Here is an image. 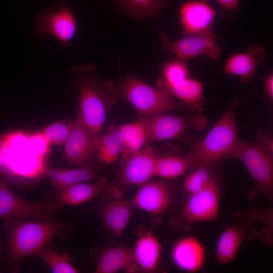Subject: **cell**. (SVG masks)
I'll return each instance as SVG.
<instances>
[{"label": "cell", "mask_w": 273, "mask_h": 273, "mask_svg": "<svg viewBox=\"0 0 273 273\" xmlns=\"http://www.w3.org/2000/svg\"><path fill=\"white\" fill-rule=\"evenodd\" d=\"M6 234L7 265L18 270L17 263L47 247L56 237L66 239L71 234L70 224L53 217L46 219H7L3 224Z\"/></svg>", "instance_id": "cell-1"}, {"label": "cell", "mask_w": 273, "mask_h": 273, "mask_svg": "<svg viewBox=\"0 0 273 273\" xmlns=\"http://www.w3.org/2000/svg\"><path fill=\"white\" fill-rule=\"evenodd\" d=\"M95 66L86 63L72 68L70 72L76 79L79 96L78 114L90 133L97 136L101 133L109 107L119 97L116 87L95 73Z\"/></svg>", "instance_id": "cell-2"}, {"label": "cell", "mask_w": 273, "mask_h": 273, "mask_svg": "<svg viewBox=\"0 0 273 273\" xmlns=\"http://www.w3.org/2000/svg\"><path fill=\"white\" fill-rule=\"evenodd\" d=\"M238 105L233 101L209 132L191 144L190 151L199 163L215 165L234 150L239 141L235 115Z\"/></svg>", "instance_id": "cell-3"}, {"label": "cell", "mask_w": 273, "mask_h": 273, "mask_svg": "<svg viewBox=\"0 0 273 273\" xmlns=\"http://www.w3.org/2000/svg\"><path fill=\"white\" fill-rule=\"evenodd\" d=\"M116 88L119 97L127 100L140 116L183 109L185 106L163 89L154 87L130 74L121 80Z\"/></svg>", "instance_id": "cell-4"}, {"label": "cell", "mask_w": 273, "mask_h": 273, "mask_svg": "<svg viewBox=\"0 0 273 273\" xmlns=\"http://www.w3.org/2000/svg\"><path fill=\"white\" fill-rule=\"evenodd\" d=\"M272 155L259 147L255 142L239 140L228 158L240 160L249 172L253 185L246 194V199L251 201L261 196L269 201L273 198Z\"/></svg>", "instance_id": "cell-5"}, {"label": "cell", "mask_w": 273, "mask_h": 273, "mask_svg": "<svg viewBox=\"0 0 273 273\" xmlns=\"http://www.w3.org/2000/svg\"><path fill=\"white\" fill-rule=\"evenodd\" d=\"M221 190L220 182L217 181L188 197L178 213L172 219V226L187 231L195 223L217 220Z\"/></svg>", "instance_id": "cell-6"}, {"label": "cell", "mask_w": 273, "mask_h": 273, "mask_svg": "<svg viewBox=\"0 0 273 273\" xmlns=\"http://www.w3.org/2000/svg\"><path fill=\"white\" fill-rule=\"evenodd\" d=\"M63 205L54 194H51L40 203L26 201L17 196L0 177V218L4 220L49 218L60 210Z\"/></svg>", "instance_id": "cell-7"}, {"label": "cell", "mask_w": 273, "mask_h": 273, "mask_svg": "<svg viewBox=\"0 0 273 273\" xmlns=\"http://www.w3.org/2000/svg\"><path fill=\"white\" fill-rule=\"evenodd\" d=\"M158 154L152 146L122 157L121 169L117 174L116 185L111 189L112 197L122 196L124 191L140 186L155 177Z\"/></svg>", "instance_id": "cell-8"}, {"label": "cell", "mask_w": 273, "mask_h": 273, "mask_svg": "<svg viewBox=\"0 0 273 273\" xmlns=\"http://www.w3.org/2000/svg\"><path fill=\"white\" fill-rule=\"evenodd\" d=\"M77 21L66 1H62L42 11L35 20V29L42 38L53 36L60 47L66 48L76 35Z\"/></svg>", "instance_id": "cell-9"}, {"label": "cell", "mask_w": 273, "mask_h": 273, "mask_svg": "<svg viewBox=\"0 0 273 273\" xmlns=\"http://www.w3.org/2000/svg\"><path fill=\"white\" fill-rule=\"evenodd\" d=\"M161 48L174 54L177 58L187 62L200 56L215 60L222 54L217 44V36L212 29L208 31L183 36L174 40L168 39L165 32L161 34Z\"/></svg>", "instance_id": "cell-10"}, {"label": "cell", "mask_w": 273, "mask_h": 273, "mask_svg": "<svg viewBox=\"0 0 273 273\" xmlns=\"http://www.w3.org/2000/svg\"><path fill=\"white\" fill-rule=\"evenodd\" d=\"M148 128L147 144L155 141L175 139L193 127L202 129L207 125L201 115H176L160 113L145 116Z\"/></svg>", "instance_id": "cell-11"}, {"label": "cell", "mask_w": 273, "mask_h": 273, "mask_svg": "<svg viewBox=\"0 0 273 273\" xmlns=\"http://www.w3.org/2000/svg\"><path fill=\"white\" fill-rule=\"evenodd\" d=\"M173 198V191L169 184L151 179L140 186L130 201L134 208L158 215L169 209Z\"/></svg>", "instance_id": "cell-12"}, {"label": "cell", "mask_w": 273, "mask_h": 273, "mask_svg": "<svg viewBox=\"0 0 273 273\" xmlns=\"http://www.w3.org/2000/svg\"><path fill=\"white\" fill-rule=\"evenodd\" d=\"M96 138L77 114L69 136L64 145L66 159L72 164L82 166L92 162L96 155Z\"/></svg>", "instance_id": "cell-13"}, {"label": "cell", "mask_w": 273, "mask_h": 273, "mask_svg": "<svg viewBox=\"0 0 273 273\" xmlns=\"http://www.w3.org/2000/svg\"><path fill=\"white\" fill-rule=\"evenodd\" d=\"M183 36L212 30L216 12L207 0H188L178 9Z\"/></svg>", "instance_id": "cell-14"}, {"label": "cell", "mask_w": 273, "mask_h": 273, "mask_svg": "<svg viewBox=\"0 0 273 273\" xmlns=\"http://www.w3.org/2000/svg\"><path fill=\"white\" fill-rule=\"evenodd\" d=\"M170 254L175 266L188 272H195L201 270L206 258L205 246L198 238L193 235L178 239L173 244Z\"/></svg>", "instance_id": "cell-15"}, {"label": "cell", "mask_w": 273, "mask_h": 273, "mask_svg": "<svg viewBox=\"0 0 273 273\" xmlns=\"http://www.w3.org/2000/svg\"><path fill=\"white\" fill-rule=\"evenodd\" d=\"M133 208L130 200L122 196L113 197L98 205L97 212L107 231L114 237H120L129 222Z\"/></svg>", "instance_id": "cell-16"}, {"label": "cell", "mask_w": 273, "mask_h": 273, "mask_svg": "<svg viewBox=\"0 0 273 273\" xmlns=\"http://www.w3.org/2000/svg\"><path fill=\"white\" fill-rule=\"evenodd\" d=\"M266 56L265 49L256 43H251L247 50L230 56L226 60L223 73L236 76L243 82L253 79L258 65Z\"/></svg>", "instance_id": "cell-17"}, {"label": "cell", "mask_w": 273, "mask_h": 273, "mask_svg": "<svg viewBox=\"0 0 273 273\" xmlns=\"http://www.w3.org/2000/svg\"><path fill=\"white\" fill-rule=\"evenodd\" d=\"M132 251L139 272L151 273L157 270L162 245L158 236L151 229H140Z\"/></svg>", "instance_id": "cell-18"}, {"label": "cell", "mask_w": 273, "mask_h": 273, "mask_svg": "<svg viewBox=\"0 0 273 273\" xmlns=\"http://www.w3.org/2000/svg\"><path fill=\"white\" fill-rule=\"evenodd\" d=\"M57 200L63 205L77 206L97 197L112 194L107 179L102 177L93 183L74 184L54 192Z\"/></svg>", "instance_id": "cell-19"}, {"label": "cell", "mask_w": 273, "mask_h": 273, "mask_svg": "<svg viewBox=\"0 0 273 273\" xmlns=\"http://www.w3.org/2000/svg\"><path fill=\"white\" fill-rule=\"evenodd\" d=\"M122 270L128 273L139 272L132 248L118 245L106 248L100 252L95 272L116 273Z\"/></svg>", "instance_id": "cell-20"}, {"label": "cell", "mask_w": 273, "mask_h": 273, "mask_svg": "<svg viewBox=\"0 0 273 273\" xmlns=\"http://www.w3.org/2000/svg\"><path fill=\"white\" fill-rule=\"evenodd\" d=\"M233 223L226 226L216 242L215 256L217 262L227 264L236 258L247 235V229L241 216Z\"/></svg>", "instance_id": "cell-21"}, {"label": "cell", "mask_w": 273, "mask_h": 273, "mask_svg": "<svg viewBox=\"0 0 273 273\" xmlns=\"http://www.w3.org/2000/svg\"><path fill=\"white\" fill-rule=\"evenodd\" d=\"M98 166L92 161L74 168L48 167L44 173L49 179L55 192L74 184L94 179L97 176Z\"/></svg>", "instance_id": "cell-22"}, {"label": "cell", "mask_w": 273, "mask_h": 273, "mask_svg": "<svg viewBox=\"0 0 273 273\" xmlns=\"http://www.w3.org/2000/svg\"><path fill=\"white\" fill-rule=\"evenodd\" d=\"M192 110H202L204 102L203 83L198 79L189 77L176 82L164 89Z\"/></svg>", "instance_id": "cell-23"}, {"label": "cell", "mask_w": 273, "mask_h": 273, "mask_svg": "<svg viewBox=\"0 0 273 273\" xmlns=\"http://www.w3.org/2000/svg\"><path fill=\"white\" fill-rule=\"evenodd\" d=\"M198 162L189 151L184 155H166L157 158L155 177L164 179H174L193 169Z\"/></svg>", "instance_id": "cell-24"}, {"label": "cell", "mask_w": 273, "mask_h": 273, "mask_svg": "<svg viewBox=\"0 0 273 273\" xmlns=\"http://www.w3.org/2000/svg\"><path fill=\"white\" fill-rule=\"evenodd\" d=\"M124 143L117 126L111 125L104 134L96 138V155L100 162L111 164L118 159L124 150Z\"/></svg>", "instance_id": "cell-25"}, {"label": "cell", "mask_w": 273, "mask_h": 273, "mask_svg": "<svg viewBox=\"0 0 273 273\" xmlns=\"http://www.w3.org/2000/svg\"><path fill=\"white\" fill-rule=\"evenodd\" d=\"M117 127L124 146L122 157L140 150L147 144L148 128L145 116H140L134 121L119 125Z\"/></svg>", "instance_id": "cell-26"}, {"label": "cell", "mask_w": 273, "mask_h": 273, "mask_svg": "<svg viewBox=\"0 0 273 273\" xmlns=\"http://www.w3.org/2000/svg\"><path fill=\"white\" fill-rule=\"evenodd\" d=\"M192 170L184 180L183 197L184 200L212 183L220 180L218 173L214 169V165L199 163Z\"/></svg>", "instance_id": "cell-27"}, {"label": "cell", "mask_w": 273, "mask_h": 273, "mask_svg": "<svg viewBox=\"0 0 273 273\" xmlns=\"http://www.w3.org/2000/svg\"><path fill=\"white\" fill-rule=\"evenodd\" d=\"M112 1L118 11L134 20H143L157 15L164 5V0Z\"/></svg>", "instance_id": "cell-28"}, {"label": "cell", "mask_w": 273, "mask_h": 273, "mask_svg": "<svg viewBox=\"0 0 273 273\" xmlns=\"http://www.w3.org/2000/svg\"><path fill=\"white\" fill-rule=\"evenodd\" d=\"M72 125L73 121L68 120L57 121L36 130L32 136L42 140L48 145L64 146Z\"/></svg>", "instance_id": "cell-29"}, {"label": "cell", "mask_w": 273, "mask_h": 273, "mask_svg": "<svg viewBox=\"0 0 273 273\" xmlns=\"http://www.w3.org/2000/svg\"><path fill=\"white\" fill-rule=\"evenodd\" d=\"M34 256L43 261L54 273H76L78 270L72 263V258L67 254H61L52 247H44Z\"/></svg>", "instance_id": "cell-30"}, {"label": "cell", "mask_w": 273, "mask_h": 273, "mask_svg": "<svg viewBox=\"0 0 273 273\" xmlns=\"http://www.w3.org/2000/svg\"><path fill=\"white\" fill-rule=\"evenodd\" d=\"M189 70L187 62L176 59L166 62L161 70V77L158 82L159 87L165 89L176 82L187 78Z\"/></svg>", "instance_id": "cell-31"}, {"label": "cell", "mask_w": 273, "mask_h": 273, "mask_svg": "<svg viewBox=\"0 0 273 273\" xmlns=\"http://www.w3.org/2000/svg\"><path fill=\"white\" fill-rule=\"evenodd\" d=\"M255 142L259 147L273 155V139L272 136L265 130L259 129L256 134Z\"/></svg>", "instance_id": "cell-32"}, {"label": "cell", "mask_w": 273, "mask_h": 273, "mask_svg": "<svg viewBox=\"0 0 273 273\" xmlns=\"http://www.w3.org/2000/svg\"><path fill=\"white\" fill-rule=\"evenodd\" d=\"M221 9L229 12L235 13L238 12L240 0H216Z\"/></svg>", "instance_id": "cell-33"}, {"label": "cell", "mask_w": 273, "mask_h": 273, "mask_svg": "<svg viewBox=\"0 0 273 273\" xmlns=\"http://www.w3.org/2000/svg\"><path fill=\"white\" fill-rule=\"evenodd\" d=\"M264 89L267 97L270 100L273 99V74L270 72L265 78Z\"/></svg>", "instance_id": "cell-34"}, {"label": "cell", "mask_w": 273, "mask_h": 273, "mask_svg": "<svg viewBox=\"0 0 273 273\" xmlns=\"http://www.w3.org/2000/svg\"><path fill=\"white\" fill-rule=\"evenodd\" d=\"M1 249H2V244H1V243L0 242V253H1Z\"/></svg>", "instance_id": "cell-35"}]
</instances>
